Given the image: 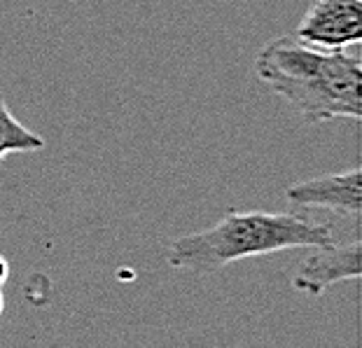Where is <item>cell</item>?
<instances>
[{
	"mask_svg": "<svg viewBox=\"0 0 362 348\" xmlns=\"http://www.w3.org/2000/svg\"><path fill=\"white\" fill-rule=\"evenodd\" d=\"M327 243H334L332 227L297 213L229 211L213 227L175 238L166 260L182 272L208 276L245 257Z\"/></svg>",
	"mask_w": 362,
	"mask_h": 348,
	"instance_id": "2",
	"label": "cell"
},
{
	"mask_svg": "<svg viewBox=\"0 0 362 348\" xmlns=\"http://www.w3.org/2000/svg\"><path fill=\"white\" fill-rule=\"evenodd\" d=\"M7 278H10V262L0 255V285H5Z\"/></svg>",
	"mask_w": 362,
	"mask_h": 348,
	"instance_id": "7",
	"label": "cell"
},
{
	"mask_svg": "<svg viewBox=\"0 0 362 348\" xmlns=\"http://www.w3.org/2000/svg\"><path fill=\"white\" fill-rule=\"evenodd\" d=\"M255 73L269 91L288 100L309 124L360 122L362 64L358 54L315 47L290 33L259 50Z\"/></svg>",
	"mask_w": 362,
	"mask_h": 348,
	"instance_id": "1",
	"label": "cell"
},
{
	"mask_svg": "<svg viewBox=\"0 0 362 348\" xmlns=\"http://www.w3.org/2000/svg\"><path fill=\"white\" fill-rule=\"evenodd\" d=\"M288 199L295 206L304 208H320L337 215H344L353 224L360 222V208H362V182H360V168L353 166L349 171L318 175L311 180L295 182L288 187Z\"/></svg>",
	"mask_w": 362,
	"mask_h": 348,
	"instance_id": "5",
	"label": "cell"
},
{
	"mask_svg": "<svg viewBox=\"0 0 362 348\" xmlns=\"http://www.w3.org/2000/svg\"><path fill=\"white\" fill-rule=\"evenodd\" d=\"M3 308H5V297H3V292H0V315H3Z\"/></svg>",
	"mask_w": 362,
	"mask_h": 348,
	"instance_id": "8",
	"label": "cell"
},
{
	"mask_svg": "<svg viewBox=\"0 0 362 348\" xmlns=\"http://www.w3.org/2000/svg\"><path fill=\"white\" fill-rule=\"evenodd\" d=\"M322 50H349L362 40V0H315L295 30Z\"/></svg>",
	"mask_w": 362,
	"mask_h": 348,
	"instance_id": "3",
	"label": "cell"
},
{
	"mask_svg": "<svg viewBox=\"0 0 362 348\" xmlns=\"http://www.w3.org/2000/svg\"><path fill=\"white\" fill-rule=\"evenodd\" d=\"M45 148V138L37 136L14 117L5 96L0 94V164L7 154L17 152H37Z\"/></svg>",
	"mask_w": 362,
	"mask_h": 348,
	"instance_id": "6",
	"label": "cell"
},
{
	"mask_svg": "<svg viewBox=\"0 0 362 348\" xmlns=\"http://www.w3.org/2000/svg\"><path fill=\"white\" fill-rule=\"evenodd\" d=\"M360 257V238H353L349 243L315 245L292 274V288L302 295L318 297L337 283L358 281Z\"/></svg>",
	"mask_w": 362,
	"mask_h": 348,
	"instance_id": "4",
	"label": "cell"
}]
</instances>
